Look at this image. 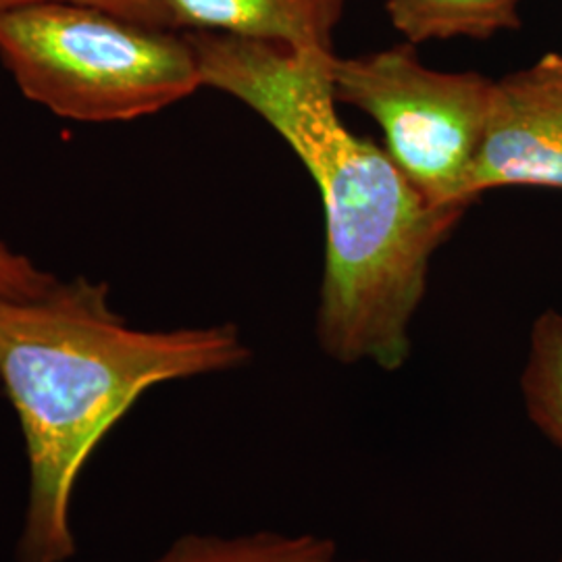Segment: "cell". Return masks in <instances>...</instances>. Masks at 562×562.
Instances as JSON below:
<instances>
[{"label":"cell","mask_w":562,"mask_h":562,"mask_svg":"<svg viewBox=\"0 0 562 562\" xmlns=\"http://www.w3.org/2000/svg\"><path fill=\"white\" fill-rule=\"evenodd\" d=\"M204 88L244 102L299 155L325 209L315 334L341 364L398 371L411 355L429 262L462 213L434 206L385 148L352 134L331 88L334 53L220 32H183Z\"/></svg>","instance_id":"6da1fadb"},{"label":"cell","mask_w":562,"mask_h":562,"mask_svg":"<svg viewBox=\"0 0 562 562\" xmlns=\"http://www.w3.org/2000/svg\"><path fill=\"white\" fill-rule=\"evenodd\" d=\"M232 323L132 327L104 283L59 281L41 299L0 296V385L27 454V506L18 562H69L71 498L92 452L142 396L161 383L246 364Z\"/></svg>","instance_id":"7a4b0ae2"},{"label":"cell","mask_w":562,"mask_h":562,"mask_svg":"<svg viewBox=\"0 0 562 562\" xmlns=\"http://www.w3.org/2000/svg\"><path fill=\"white\" fill-rule=\"evenodd\" d=\"M0 60L30 101L86 123L146 117L202 88L186 34L63 2L2 9Z\"/></svg>","instance_id":"3957f363"},{"label":"cell","mask_w":562,"mask_h":562,"mask_svg":"<svg viewBox=\"0 0 562 562\" xmlns=\"http://www.w3.org/2000/svg\"><path fill=\"white\" fill-rule=\"evenodd\" d=\"M494 80L475 71H438L413 46L331 59L336 101L380 123L385 150L427 201L462 213L482 146Z\"/></svg>","instance_id":"277c9868"},{"label":"cell","mask_w":562,"mask_h":562,"mask_svg":"<svg viewBox=\"0 0 562 562\" xmlns=\"http://www.w3.org/2000/svg\"><path fill=\"white\" fill-rule=\"evenodd\" d=\"M504 186L562 192V55L494 80L469 199Z\"/></svg>","instance_id":"5b68a950"},{"label":"cell","mask_w":562,"mask_h":562,"mask_svg":"<svg viewBox=\"0 0 562 562\" xmlns=\"http://www.w3.org/2000/svg\"><path fill=\"white\" fill-rule=\"evenodd\" d=\"M176 30L334 53L344 0H167Z\"/></svg>","instance_id":"8992f818"},{"label":"cell","mask_w":562,"mask_h":562,"mask_svg":"<svg viewBox=\"0 0 562 562\" xmlns=\"http://www.w3.org/2000/svg\"><path fill=\"white\" fill-rule=\"evenodd\" d=\"M521 0H385L394 30L411 44L450 38L487 41L519 30Z\"/></svg>","instance_id":"52a82bcc"},{"label":"cell","mask_w":562,"mask_h":562,"mask_svg":"<svg viewBox=\"0 0 562 562\" xmlns=\"http://www.w3.org/2000/svg\"><path fill=\"white\" fill-rule=\"evenodd\" d=\"M153 562H362L341 557L338 543L313 533L255 531L234 538L190 533Z\"/></svg>","instance_id":"ba28073f"},{"label":"cell","mask_w":562,"mask_h":562,"mask_svg":"<svg viewBox=\"0 0 562 562\" xmlns=\"http://www.w3.org/2000/svg\"><path fill=\"white\" fill-rule=\"evenodd\" d=\"M521 392L529 419L562 450V313L546 311L533 323Z\"/></svg>","instance_id":"9c48e42d"},{"label":"cell","mask_w":562,"mask_h":562,"mask_svg":"<svg viewBox=\"0 0 562 562\" xmlns=\"http://www.w3.org/2000/svg\"><path fill=\"white\" fill-rule=\"evenodd\" d=\"M59 280L46 273L25 255L11 250L0 241V296L30 301L48 294Z\"/></svg>","instance_id":"30bf717a"},{"label":"cell","mask_w":562,"mask_h":562,"mask_svg":"<svg viewBox=\"0 0 562 562\" xmlns=\"http://www.w3.org/2000/svg\"><path fill=\"white\" fill-rule=\"evenodd\" d=\"M41 2H63V4L90 7V9L106 11L111 15L142 23L148 27L176 30L167 0H0V11L23 7V4H41Z\"/></svg>","instance_id":"8fae6325"},{"label":"cell","mask_w":562,"mask_h":562,"mask_svg":"<svg viewBox=\"0 0 562 562\" xmlns=\"http://www.w3.org/2000/svg\"><path fill=\"white\" fill-rule=\"evenodd\" d=\"M559 562H562V559H561V561H559Z\"/></svg>","instance_id":"7c38bea8"}]
</instances>
